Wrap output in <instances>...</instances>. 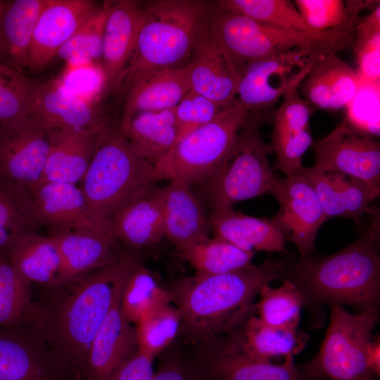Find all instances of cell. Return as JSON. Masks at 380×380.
<instances>
[{"label":"cell","instance_id":"6da1fadb","mask_svg":"<svg viewBox=\"0 0 380 380\" xmlns=\"http://www.w3.org/2000/svg\"><path fill=\"white\" fill-rule=\"evenodd\" d=\"M140 263L136 254L121 253L110 265L68 283L70 290L49 309L32 308L27 324L42 336L79 380L95 335Z\"/></svg>","mask_w":380,"mask_h":380},{"label":"cell","instance_id":"7a4b0ae2","mask_svg":"<svg viewBox=\"0 0 380 380\" xmlns=\"http://www.w3.org/2000/svg\"><path fill=\"white\" fill-rule=\"evenodd\" d=\"M286 274L284 261L269 258L228 273L180 279L167 289L181 315L179 334L197 345L234 333L254 315L262 286Z\"/></svg>","mask_w":380,"mask_h":380},{"label":"cell","instance_id":"3957f363","mask_svg":"<svg viewBox=\"0 0 380 380\" xmlns=\"http://www.w3.org/2000/svg\"><path fill=\"white\" fill-rule=\"evenodd\" d=\"M373 217L366 229L343 250L286 265L284 279L292 281L303 295L311 327L323 325V305H346L357 312L379 309V218L376 213Z\"/></svg>","mask_w":380,"mask_h":380},{"label":"cell","instance_id":"277c9868","mask_svg":"<svg viewBox=\"0 0 380 380\" xmlns=\"http://www.w3.org/2000/svg\"><path fill=\"white\" fill-rule=\"evenodd\" d=\"M208 37L222 50L240 75L251 63L297 49L312 61L352 48L354 32H303L255 21L210 3Z\"/></svg>","mask_w":380,"mask_h":380},{"label":"cell","instance_id":"5b68a950","mask_svg":"<svg viewBox=\"0 0 380 380\" xmlns=\"http://www.w3.org/2000/svg\"><path fill=\"white\" fill-rule=\"evenodd\" d=\"M210 3L195 0L149 1L143 4L144 18L132 57L120 89L154 72L189 61L206 32ZM188 63V62H187Z\"/></svg>","mask_w":380,"mask_h":380},{"label":"cell","instance_id":"8992f818","mask_svg":"<svg viewBox=\"0 0 380 380\" xmlns=\"http://www.w3.org/2000/svg\"><path fill=\"white\" fill-rule=\"evenodd\" d=\"M158 181L155 166L134 151L119 127L110 125L99 138L80 189L96 215L111 219Z\"/></svg>","mask_w":380,"mask_h":380},{"label":"cell","instance_id":"52a82bcc","mask_svg":"<svg viewBox=\"0 0 380 380\" xmlns=\"http://www.w3.org/2000/svg\"><path fill=\"white\" fill-rule=\"evenodd\" d=\"M267 122L262 115L248 113L234 146L208 179V195L213 210L267 194L276 198L279 195V178L268 160L272 148L262 140L259 132Z\"/></svg>","mask_w":380,"mask_h":380},{"label":"cell","instance_id":"ba28073f","mask_svg":"<svg viewBox=\"0 0 380 380\" xmlns=\"http://www.w3.org/2000/svg\"><path fill=\"white\" fill-rule=\"evenodd\" d=\"M248 112L236 99L213 120L186 134L155 166L159 180L190 186L210 179L234 146Z\"/></svg>","mask_w":380,"mask_h":380},{"label":"cell","instance_id":"9c48e42d","mask_svg":"<svg viewBox=\"0 0 380 380\" xmlns=\"http://www.w3.org/2000/svg\"><path fill=\"white\" fill-rule=\"evenodd\" d=\"M379 317L377 308L353 314L342 305H332L319 352L303 365L322 379L377 380L368 362L367 346Z\"/></svg>","mask_w":380,"mask_h":380},{"label":"cell","instance_id":"30bf717a","mask_svg":"<svg viewBox=\"0 0 380 380\" xmlns=\"http://www.w3.org/2000/svg\"><path fill=\"white\" fill-rule=\"evenodd\" d=\"M312 61L293 49L251 63L241 75L238 100L250 114L272 122L275 104L291 86L303 81Z\"/></svg>","mask_w":380,"mask_h":380},{"label":"cell","instance_id":"8fae6325","mask_svg":"<svg viewBox=\"0 0 380 380\" xmlns=\"http://www.w3.org/2000/svg\"><path fill=\"white\" fill-rule=\"evenodd\" d=\"M0 380H78L42 336L23 324L0 328Z\"/></svg>","mask_w":380,"mask_h":380},{"label":"cell","instance_id":"7c38bea8","mask_svg":"<svg viewBox=\"0 0 380 380\" xmlns=\"http://www.w3.org/2000/svg\"><path fill=\"white\" fill-rule=\"evenodd\" d=\"M312 146L315 155L312 167L379 186L380 144L376 137L355 129L344 120Z\"/></svg>","mask_w":380,"mask_h":380},{"label":"cell","instance_id":"4fadbf2b","mask_svg":"<svg viewBox=\"0 0 380 380\" xmlns=\"http://www.w3.org/2000/svg\"><path fill=\"white\" fill-rule=\"evenodd\" d=\"M28 189L37 220L41 226L49 227L51 233L114 234L111 220L96 215L76 184L42 182Z\"/></svg>","mask_w":380,"mask_h":380},{"label":"cell","instance_id":"5bb4252c","mask_svg":"<svg viewBox=\"0 0 380 380\" xmlns=\"http://www.w3.org/2000/svg\"><path fill=\"white\" fill-rule=\"evenodd\" d=\"M279 181V208L270 221L297 248L300 260L310 259L317 232L327 218L315 191L300 172Z\"/></svg>","mask_w":380,"mask_h":380},{"label":"cell","instance_id":"9a60e30c","mask_svg":"<svg viewBox=\"0 0 380 380\" xmlns=\"http://www.w3.org/2000/svg\"><path fill=\"white\" fill-rule=\"evenodd\" d=\"M50 148L49 131L25 118L0 129V175L27 189L43 176Z\"/></svg>","mask_w":380,"mask_h":380},{"label":"cell","instance_id":"2e32d148","mask_svg":"<svg viewBox=\"0 0 380 380\" xmlns=\"http://www.w3.org/2000/svg\"><path fill=\"white\" fill-rule=\"evenodd\" d=\"M208 343V355L203 372H200L204 380H327L312 376L303 364L296 365L291 355L279 365L252 359L229 334Z\"/></svg>","mask_w":380,"mask_h":380},{"label":"cell","instance_id":"e0dca14e","mask_svg":"<svg viewBox=\"0 0 380 380\" xmlns=\"http://www.w3.org/2000/svg\"><path fill=\"white\" fill-rule=\"evenodd\" d=\"M300 84H293L284 92L272 120L270 145L276 155L274 168L285 176L300 170L303 156L313 144L310 120L315 108L299 94Z\"/></svg>","mask_w":380,"mask_h":380},{"label":"cell","instance_id":"ac0fdd59","mask_svg":"<svg viewBox=\"0 0 380 380\" xmlns=\"http://www.w3.org/2000/svg\"><path fill=\"white\" fill-rule=\"evenodd\" d=\"M27 117L47 130L89 129L108 124L95 103L70 94L57 79L32 84L27 98Z\"/></svg>","mask_w":380,"mask_h":380},{"label":"cell","instance_id":"d6986e66","mask_svg":"<svg viewBox=\"0 0 380 380\" xmlns=\"http://www.w3.org/2000/svg\"><path fill=\"white\" fill-rule=\"evenodd\" d=\"M100 7L90 0H49L36 25L27 68L33 72L43 70Z\"/></svg>","mask_w":380,"mask_h":380},{"label":"cell","instance_id":"ffe728a7","mask_svg":"<svg viewBox=\"0 0 380 380\" xmlns=\"http://www.w3.org/2000/svg\"><path fill=\"white\" fill-rule=\"evenodd\" d=\"M143 18V4L139 1H110L101 55L106 91L120 89L125 70L135 50Z\"/></svg>","mask_w":380,"mask_h":380},{"label":"cell","instance_id":"44dd1931","mask_svg":"<svg viewBox=\"0 0 380 380\" xmlns=\"http://www.w3.org/2000/svg\"><path fill=\"white\" fill-rule=\"evenodd\" d=\"M361 83L357 71L337 53H329L311 62L298 89L313 108L334 111L347 108Z\"/></svg>","mask_w":380,"mask_h":380},{"label":"cell","instance_id":"7402d4cb","mask_svg":"<svg viewBox=\"0 0 380 380\" xmlns=\"http://www.w3.org/2000/svg\"><path fill=\"white\" fill-rule=\"evenodd\" d=\"M117 299L98 330L80 380H108L137 351L135 328L124 316Z\"/></svg>","mask_w":380,"mask_h":380},{"label":"cell","instance_id":"603a6c76","mask_svg":"<svg viewBox=\"0 0 380 380\" xmlns=\"http://www.w3.org/2000/svg\"><path fill=\"white\" fill-rule=\"evenodd\" d=\"M191 89L222 109L237 98L241 76L207 30L196 44L186 63Z\"/></svg>","mask_w":380,"mask_h":380},{"label":"cell","instance_id":"cb8c5ba5","mask_svg":"<svg viewBox=\"0 0 380 380\" xmlns=\"http://www.w3.org/2000/svg\"><path fill=\"white\" fill-rule=\"evenodd\" d=\"M109 123L89 129L49 131L50 148L42 182L76 184L84 176L100 137Z\"/></svg>","mask_w":380,"mask_h":380},{"label":"cell","instance_id":"d4e9b609","mask_svg":"<svg viewBox=\"0 0 380 380\" xmlns=\"http://www.w3.org/2000/svg\"><path fill=\"white\" fill-rule=\"evenodd\" d=\"M165 236L178 252L208 238V219L187 183L173 179L163 188Z\"/></svg>","mask_w":380,"mask_h":380},{"label":"cell","instance_id":"484cf974","mask_svg":"<svg viewBox=\"0 0 380 380\" xmlns=\"http://www.w3.org/2000/svg\"><path fill=\"white\" fill-rule=\"evenodd\" d=\"M110 220L117 239L130 248L139 249L159 242L165 236L163 188L154 186Z\"/></svg>","mask_w":380,"mask_h":380},{"label":"cell","instance_id":"4316f807","mask_svg":"<svg viewBox=\"0 0 380 380\" xmlns=\"http://www.w3.org/2000/svg\"><path fill=\"white\" fill-rule=\"evenodd\" d=\"M119 129L134 151L153 166L169 153L180 138L175 108L137 113L120 122Z\"/></svg>","mask_w":380,"mask_h":380},{"label":"cell","instance_id":"83f0119b","mask_svg":"<svg viewBox=\"0 0 380 380\" xmlns=\"http://www.w3.org/2000/svg\"><path fill=\"white\" fill-rule=\"evenodd\" d=\"M62 259L67 284L116 260L118 240L113 234H94L78 232L51 233Z\"/></svg>","mask_w":380,"mask_h":380},{"label":"cell","instance_id":"f1b7e54d","mask_svg":"<svg viewBox=\"0 0 380 380\" xmlns=\"http://www.w3.org/2000/svg\"><path fill=\"white\" fill-rule=\"evenodd\" d=\"M6 255L20 275L30 284L53 288L67 284L61 253L51 235L25 233L15 241Z\"/></svg>","mask_w":380,"mask_h":380},{"label":"cell","instance_id":"f546056e","mask_svg":"<svg viewBox=\"0 0 380 380\" xmlns=\"http://www.w3.org/2000/svg\"><path fill=\"white\" fill-rule=\"evenodd\" d=\"M208 219L217 236L243 250L287 252L286 238L270 219L250 216L232 207L214 210Z\"/></svg>","mask_w":380,"mask_h":380},{"label":"cell","instance_id":"4dcf8cb0","mask_svg":"<svg viewBox=\"0 0 380 380\" xmlns=\"http://www.w3.org/2000/svg\"><path fill=\"white\" fill-rule=\"evenodd\" d=\"M190 89L186 65L147 75L126 91L120 122L139 112L173 108Z\"/></svg>","mask_w":380,"mask_h":380},{"label":"cell","instance_id":"1f68e13d","mask_svg":"<svg viewBox=\"0 0 380 380\" xmlns=\"http://www.w3.org/2000/svg\"><path fill=\"white\" fill-rule=\"evenodd\" d=\"M229 335L245 355L262 362H271L278 357H294L305 348L310 338L307 333L298 329L267 325L254 315Z\"/></svg>","mask_w":380,"mask_h":380},{"label":"cell","instance_id":"d6a6232c","mask_svg":"<svg viewBox=\"0 0 380 380\" xmlns=\"http://www.w3.org/2000/svg\"><path fill=\"white\" fill-rule=\"evenodd\" d=\"M48 2L49 0L0 1L1 51L17 71L27 68L36 25Z\"/></svg>","mask_w":380,"mask_h":380},{"label":"cell","instance_id":"836d02e7","mask_svg":"<svg viewBox=\"0 0 380 380\" xmlns=\"http://www.w3.org/2000/svg\"><path fill=\"white\" fill-rule=\"evenodd\" d=\"M40 226L29 189L0 175V253H6L19 237Z\"/></svg>","mask_w":380,"mask_h":380},{"label":"cell","instance_id":"e575fe53","mask_svg":"<svg viewBox=\"0 0 380 380\" xmlns=\"http://www.w3.org/2000/svg\"><path fill=\"white\" fill-rule=\"evenodd\" d=\"M179 254L196 269V274L212 275L250 267L255 253L216 235L183 249Z\"/></svg>","mask_w":380,"mask_h":380},{"label":"cell","instance_id":"d590c367","mask_svg":"<svg viewBox=\"0 0 380 380\" xmlns=\"http://www.w3.org/2000/svg\"><path fill=\"white\" fill-rule=\"evenodd\" d=\"M258 293L260 300L254 303L253 311L262 322L274 327L298 329L305 301L292 281L284 279L278 288L265 284Z\"/></svg>","mask_w":380,"mask_h":380},{"label":"cell","instance_id":"8d00e7d4","mask_svg":"<svg viewBox=\"0 0 380 380\" xmlns=\"http://www.w3.org/2000/svg\"><path fill=\"white\" fill-rule=\"evenodd\" d=\"M170 303L172 296L169 290L161 286L151 272L140 263L124 286L120 308L125 318L136 324L156 308Z\"/></svg>","mask_w":380,"mask_h":380},{"label":"cell","instance_id":"74e56055","mask_svg":"<svg viewBox=\"0 0 380 380\" xmlns=\"http://www.w3.org/2000/svg\"><path fill=\"white\" fill-rule=\"evenodd\" d=\"M220 8L268 25L303 32H316L289 0H220Z\"/></svg>","mask_w":380,"mask_h":380},{"label":"cell","instance_id":"f35d334b","mask_svg":"<svg viewBox=\"0 0 380 380\" xmlns=\"http://www.w3.org/2000/svg\"><path fill=\"white\" fill-rule=\"evenodd\" d=\"M30 284L17 272L6 253H0V328L25 322L33 307Z\"/></svg>","mask_w":380,"mask_h":380},{"label":"cell","instance_id":"ab89813d","mask_svg":"<svg viewBox=\"0 0 380 380\" xmlns=\"http://www.w3.org/2000/svg\"><path fill=\"white\" fill-rule=\"evenodd\" d=\"M170 303L156 308L136 323L137 348L153 357L165 350L179 334L181 315Z\"/></svg>","mask_w":380,"mask_h":380},{"label":"cell","instance_id":"60d3db41","mask_svg":"<svg viewBox=\"0 0 380 380\" xmlns=\"http://www.w3.org/2000/svg\"><path fill=\"white\" fill-rule=\"evenodd\" d=\"M110 1H105L61 48L57 56L67 63L98 62L101 58L103 35Z\"/></svg>","mask_w":380,"mask_h":380},{"label":"cell","instance_id":"b9f144b4","mask_svg":"<svg viewBox=\"0 0 380 380\" xmlns=\"http://www.w3.org/2000/svg\"><path fill=\"white\" fill-rule=\"evenodd\" d=\"M306 24L315 32H354L363 16L354 14L342 0L293 1Z\"/></svg>","mask_w":380,"mask_h":380},{"label":"cell","instance_id":"7bdbcfd3","mask_svg":"<svg viewBox=\"0 0 380 380\" xmlns=\"http://www.w3.org/2000/svg\"><path fill=\"white\" fill-rule=\"evenodd\" d=\"M353 45L360 80L379 83L380 77V6L363 16L354 30Z\"/></svg>","mask_w":380,"mask_h":380},{"label":"cell","instance_id":"ee69618b","mask_svg":"<svg viewBox=\"0 0 380 380\" xmlns=\"http://www.w3.org/2000/svg\"><path fill=\"white\" fill-rule=\"evenodd\" d=\"M57 80L66 91L91 103L106 91L105 74L99 61L67 63Z\"/></svg>","mask_w":380,"mask_h":380},{"label":"cell","instance_id":"f6af8a7d","mask_svg":"<svg viewBox=\"0 0 380 380\" xmlns=\"http://www.w3.org/2000/svg\"><path fill=\"white\" fill-rule=\"evenodd\" d=\"M339 193L345 217L357 222L364 214H373L372 202L379 195L380 186L339 172H330Z\"/></svg>","mask_w":380,"mask_h":380},{"label":"cell","instance_id":"bcb514c9","mask_svg":"<svg viewBox=\"0 0 380 380\" xmlns=\"http://www.w3.org/2000/svg\"><path fill=\"white\" fill-rule=\"evenodd\" d=\"M367 83V82H366ZM366 99L365 87L361 83L359 91L347 106L345 120L355 129L377 138L379 135V83H367Z\"/></svg>","mask_w":380,"mask_h":380},{"label":"cell","instance_id":"7dc6e473","mask_svg":"<svg viewBox=\"0 0 380 380\" xmlns=\"http://www.w3.org/2000/svg\"><path fill=\"white\" fill-rule=\"evenodd\" d=\"M222 110L211 100L190 89L175 107L180 128L179 139L213 120Z\"/></svg>","mask_w":380,"mask_h":380},{"label":"cell","instance_id":"c3c4849f","mask_svg":"<svg viewBox=\"0 0 380 380\" xmlns=\"http://www.w3.org/2000/svg\"><path fill=\"white\" fill-rule=\"evenodd\" d=\"M32 83L15 82L0 75V124L8 125L27 117V98Z\"/></svg>","mask_w":380,"mask_h":380},{"label":"cell","instance_id":"681fc988","mask_svg":"<svg viewBox=\"0 0 380 380\" xmlns=\"http://www.w3.org/2000/svg\"><path fill=\"white\" fill-rule=\"evenodd\" d=\"M299 172L315 191L327 218L345 217V211L331 173L318 170L314 167L304 166Z\"/></svg>","mask_w":380,"mask_h":380},{"label":"cell","instance_id":"f907efd6","mask_svg":"<svg viewBox=\"0 0 380 380\" xmlns=\"http://www.w3.org/2000/svg\"><path fill=\"white\" fill-rule=\"evenodd\" d=\"M153 358L137 349L108 380H153Z\"/></svg>","mask_w":380,"mask_h":380},{"label":"cell","instance_id":"816d5d0a","mask_svg":"<svg viewBox=\"0 0 380 380\" xmlns=\"http://www.w3.org/2000/svg\"><path fill=\"white\" fill-rule=\"evenodd\" d=\"M153 380H204L199 371L191 368L178 358H166L161 361Z\"/></svg>","mask_w":380,"mask_h":380},{"label":"cell","instance_id":"f5cc1de1","mask_svg":"<svg viewBox=\"0 0 380 380\" xmlns=\"http://www.w3.org/2000/svg\"><path fill=\"white\" fill-rule=\"evenodd\" d=\"M367 360L369 367L379 377L380 376V337H372L367 346Z\"/></svg>","mask_w":380,"mask_h":380},{"label":"cell","instance_id":"db71d44e","mask_svg":"<svg viewBox=\"0 0 380 380\" xmlns=\"http://www.w3.org/2000/svg\"><path fill=\"white\" fill-rule=\"evenodd\" d=\"M0 75L15 82H26L30 80L15 69L7 66L0 61Z\"/></svg>","mask_w":380,"mask_h":380},{"label":"cell","instance_id":"11a10c76","mask_svg":"<svg viewBox=\"0 0 380 380\" xmlns=\"http://www.w3.org/2000/svg\"><path fill=\"white\" fill-rule=\"evenodd\" d=\"M0 51H1V34H0Z\"/></svg>","mask_w":380,"mask_h":380}]
</instances>
